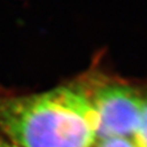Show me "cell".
I'll list each match as a JSON object with an SVG mask.
<instances>
[{"label": "cell", "instance_id": "obj_1", "mask_svg": "<svg viewBox=\"0 0 147 147\" xmlns=\"http://www.w3.org/2000/svg\"><path fill=\"white\" fill-rule=\"evenodd\" d=\"M98 119L80 83L0 96V133L13 147H91Z\"/></svg>", "mask_w": 147, "mask_h": 147}, {"label": "cell", "instance_id": "obj_2", "mask_svg": "<svg viewBox=\"0 0 147 147\" xmlns=\"http://www.w3.org/2000/svg\"><path fill=\"white\" fill-rule=\"evenodd\" d=\"M79 83L97 115V139H133L140 124L145 98L139 90L127 83L108 80L98 75Z\"/></svg>", "mask_w": 147, "mask_h": 147}, {"label": "cell", "instance_id": "obj_4", "mask_svg": "<svg viewBox=\"0 0 147 147\" xmlns=\"http://www.w3.org/2000/svg\"><path fill=\"white\" fill-rule=\"evenodd\" d=\"M97 147H140L134 139L124 137H113L99 140Z\"/></svg>", "mask_w": 147, "mask_h": 147}, {"label": "cell", "instance_id": "obj_3", "mask_svg": "<svg viewBox=\"0 0 147 147\" xmlns=\"http://www.w3.org/2000/svg\"><path fill=\"white\" fill-rule=\"evenodd\" d=\"M133 139L140 147H147V98H144L140 124Z\"/></svg>", "mask_w": 147, "mask_h": 147}, {"label": "cell", "instance_id": "obj_5", "mask_svg": "<svg viewBox=\"0 0 147 147\" xmlns=\"http://www.w3.org/2000/svg\"><path fill=\"white\" fill-rule=\"evenodd\" d=\"M0 147H13L9 142H7L4 138L0 137Z\"/></svg>", "mask_w": 147, "mask_h": 147}]
</instances>
